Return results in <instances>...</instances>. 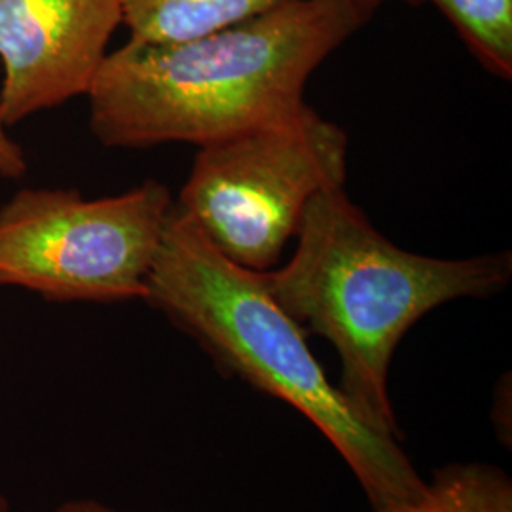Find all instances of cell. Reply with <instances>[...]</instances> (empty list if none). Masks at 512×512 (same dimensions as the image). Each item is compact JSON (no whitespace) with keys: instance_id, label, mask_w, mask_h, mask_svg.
Returning <instances> with one entry per match:
<instances>
[{"instance_id":"obj_1","label":"cell","mask_w":512,"mask_h":512,"mask_svg":"<svg viewBox=\"0 0 512 512\" xmlns=\"http://www.w3.org/2000/svg\"><path fill=\"white\" fill-rule=\"evenodd\" d=\"M372 14L349 0H283L183 42H128L86 93L93 137L109 148L205 147L291 118L313 71Z\"/></svg>"},{"instance_id":"obj_5","label":"cell","mask_w":512,"mask_h":512,"mask_svg":"<svg viewBox=\"0 0 512 512\" xmlns=\"http://www.w3.org/2000/svg\"><path fill=\"white\" fill-rule=\"evenodd\" d=\"M173 205L152 179L99 200L74 188H23L0 207V287L55 302L145 300Z\"/></svg>"},{"instance_id":"obj_9","label":"cell","mask_w":512,"mask_h":512,"mask_svg":"<svg viewBox=\"0 0 512 512\" xmlns=\"http://www.w3.org/2000/svg\"><path fill=\"white\" fill-rule=\"evenodd\" d=\"M431 2L488 73L512 78V0H406Z\"/></svg>"},{"instance_id":"obj_13","label":"cell","mask_w":512,"mask_h":512,"mask_svg":"<svg viewBox=\"0 0 512 512\" xmlns=\"http://www.w3.org/2000/svg\"><path fill=\"white\" fill-rule=\"evenodd\" d=\"M0 512H10V507H8V501L0 495Z\"/></svg>"},{"instance_id":"obj_6","label":"cell","mask_w":512,"mask_h":512,"mask_svg":"<svg viewBox=\"0 0 512 512\" xmlns=\"http://www.w3.org/2000/svg\"><path fill=\"white\" fill-rule=\"evenodd\" d=\"M120 25V0H0L6 124L86 95Z\"/></svg>"},{"instance_id":"obj_11","label":"cell","mask_w":512,"mask_h":512,"mask_svg":"<svg viewBox=\"0 0 512 512\" xmlns=\"http://www.w3.org/2000/svg\"><path fill=\"white\" fill-rule=\"evenodd\" d=\"M54 512H118L93 499H73L57 507Z\"/></svg>"},{"instance_id":"obj_4","label":"cell","mask_w":512,"mask_h":512,"mask_svg":"<svg viewBox=\"0 0 512 512\" xmlns=\"http://www.w3.org/2000/svg\"><path fill=\"white\" fill-rule=\"evenodd\" d=\"M348 135L311 107L200 147L175 207L241 268L272 270L311 200L340 188Z\"/></svg>"},{"instance_id":"obj_2","label":"cell","mask_w":512,"mask_h":512,"mask_svg":"<svg viewBox=\"0 0 512 512\" xmlns=\"http://www.w3.org/2000/svg\"><path fill=\"white\" fill-rule=\"evenodd\" d=\"M293 258L258 272L275 304L340 355V393L359 420L399 440L387 376L404 334L459 298H490L512 275V255L433 258L397 247L349 200L344 186L311 200Z\"/></svg>"},{"instance_id":"obj_3","label":"cell","mask_w":512,"mask_h":512,"mask_svg":"<svg viewBox=\"0 0 512 512\" xmlns=\"http://www.w3.org/2000/svg\"><path fill=\"white\" fill-rule=\"evenodd\" d=\"M145 302L192 336L222 370L306 416L346 459L374 511L423 494L427 480L399 440L359 420L260 274L220 255L175 205L148 272Z\"/></svg>"},{"instance_id":"obj_10","label":"cell","mask_w":512,"mask_h":512,"mask_svg":"<svg viewBox=\"0 0 512 512\" xmlns=\"http://www.w3.org/2000/svg\"><path fill=\"white\" fill-rule=\"evenodd\" d=\"M8 124L0 109V177L2 179H21L27 173V158L23 148L8 135Z\"/></svg>"},{"instance_id":"obj_7","label":"cell","mask_w":512,"mask_h":512,"mask_svg":"<svg viewBox=\"0 0 512 512\" xmlns=\"http://www.w3.org/2000/svg\"><path fill=\"white\" fill-rule=\"evenodd\" d=\"M122 25L141 42H183L255 18L283 0H120Z\"/></svg>"},{"instance_id":"obj_8","label":"cell","mask_w":512,"mask_h":512,"mask_svg":"<svg viewBox=\"0 0 512 512\" xmlns=\"http://www.w3.org/2000/svg\"><path fill=\"white\" fill-rule=\"evenodd\" d=\"M376 512H512V480L490 463L439 467L418 499Z\"/></svg>"},{"instance_id":"obj_12","label":"cell","mask_w":512,"mask_h":512,"mask_svg":"<svg viewBox=\"0 0 512 512\" xmlns=\"http://www.w3.org/2000/svg\"><path fill=\"white\" fill-rule=\"evenodd\" d=\"M349 2H353V4L361 6V8L366 10L368 14H374V12H376V8H378L380 4H384L385 0H349Z\"/></svg>"}]
</instances>
